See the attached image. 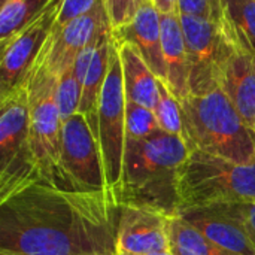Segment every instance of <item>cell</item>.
Instances as JSON below:
<instances>
[{
  "label": "cell",
  "instance_id": "obj_1",
  "mask_svg": "<svg viewBox=\"0 0 255 255\" xmlns=\"http://www.w3.org/2000/svg\"><path fill=\"white\" fill-rule=\"evenodd\" d=\"M114 190L31 182L0 200V255H118Z\"/></svg>",
  "mask_w": 255,
  "mask_h": 255
},
{
  "label": "cell",
  "instance_id": "obj_2",
  "mask_svg": "<svg viewBox=\"0 0 255 255\" xmlns=\"http://www.w3.org/2000/svg\"><path fill=\"white\" fill-rule=\"evenodd\" d=\"M188 154L182 136L161 130L145 139H126L117 202L179 217V173Z\"/></svg>",
  "mask_w": 255,
  "mask_h": 255
},
{
  "label": "cell",
  "instance_id": "obj_3",
  "mask_svg": "<svg viewBox=\"0 0 255 255\" xmlns=\"http://www.w3.org/2000/svg\"><path fill=\"white\" fill-rule=\"evenodd\" d=\"M184 140L190 149L229 158L255 161V134L221 87L181 100Z\"/></svg>",
  "mask_w": 255,
  "mask_h": 255
},
{
  "label": "cell",
  "instance_id": "obj_4",
  "mask_svg": "<svg viewBox=\"0 0 255 255\" xmlns=\"http://www.w3.org/2000/svg\"><path fill=\"white\" fill-rule=\"evenodd\" d=\"M178 191L181 212L255 202V161L244 164L190 149L179 173Z\"/></svg>",
  "mask_w": 255,
  "mask_h": 255
},
{
  "label": "cell",
  "instance_id": "obj_5",
  "mask_svg": "<svg viewBox=\"0 0 255 255\" xmlns=\"http://www.w3.org/2000/svg\"><path fill=\"white\" fill-rule=\"evenodd\" d=\"M43 181L30 148V102L27 79L0 96V200Z\"/></svg>",
  "mask_w": 255,
  "mask_h": 255
},
{
  "label": "cell",
  "instance_id": "obj_6",
  "mask_svg": "<svg viewBox=\"0 0 255 255\" xmlns=\"http://www.w3.org/2000/svg\"><path fill=\"white\" fill-rule=\"evenodd\" d=\"M30 102V148L43 181L66 187L60 172L63 120L57 103V76L36 64L27 78ZM67 188V187H66Z\"/></svg>",
  "mask_w": 255,
  "mask_h": 255
},
{
  "label": "cell",
  "instance_id": "obj_7",
  "mask_svg": "<svg viewBox=\"0 0 255 255\" xmlns=\"http://www.w3.org/2000/svg\"><path fill=\"white\" fill-rule=\"evenodd\" d=\"M115 40V39H114ZM126 108L123 64L115 42L111 69L97 106V139L102 149L106 182L115 190L121 179L126 149Z\"/></svg>",
  "mask_w": 255,
  "mask_h": 255
},
{
  "label": "cell",
  "instance_id": "obj_8",
  "mask_svg": "<svg viewBox=\"0 0 255 255\" xmlns=\"http://www.w3.org/2000/svg\"><path fill=\"white\" fill-rule=\"evenodd\" d=\"M60 172L67 188H109L97 134L79 112L64 120L61 126Z\"/></svg>",
  "mask_w": 255,
  "mask_h": 255
},
{
  "label": "cell",
  "instance_id": "obj_9",
  "mask_svg": "<svg viewBox=\"0 0 255 255\" xmlns=\"http://www.w3.org/2000/svg\"><path fill=\"white\" fill-rule=\"evenodd\" d=\"M179 18L188 55L190 94H202L218 87L220 72L233 39L223 24L187 15Z\"/></svg>",
  "mask_w": 255,
  "mask_h": 255
},
{
  "label": "cell",
  "instance_id": "obj_10",
  "mask_svg": "<svg viewBox=\"0 0 255 255\" xmlns=\"http://www.w3.org/2000/svg\"><path fill=\"white\" fill-rule=\"evenodd\" d=\"M61 4L63 0H52L36 19L1 48L0 96L12 91L28 78L57 25Z\"/></svg>",
  "mask_w": 255,
  "mask_h": 255
},
{
  "label": "cell",
  "instance_id": "obj_11",
  "mask_svg": "<svg viewBox=\"0 0 255 255\" xmlns=\"http://www.w3.org/2000/svg\"><path fill=\"white\" fill-rule=\"evenodd\" d=\"M111 31L112 25L106 4H100L93 12L67 24H57L36 64H43L49 72L58 76L73 64L81 51Z\"/></svg>",
  "mask_w": 255,
  "mask_h": 255
},
{
  "label": "cell",
  "instance_id": "obj_12",
  "mask_svg": "<svg viewBox=\"0 0 255 255\" xmlns=\"http://www.w3.org/2000/svg\"><path fill=\"white\" fill-rule=\"evenodd\" d=\"M170 220L158 211L120 205L117 254L149 255L169 253Z\"/></svg>",
  "mask_w": 255,
  "mask_h": 255
},
{
  "label": "cell",
  "instance_id": "obj_13",
  "mask_svg": "<svg viewBox=\"0 0 255 255\" xmlns=\"http://www.w3.org/2000/svg\"><path fill=\"white\" fill-rule=\"evenodd\" d=\"M218 85L227 94L247 126L255 134L254 52L233 40L232 48L221 67Z\"/></svg>",
  "mask_w": 255,
  "mask_h": 255
},
{
  "label": "cell",
  "instance_id": "obj_14",
  "mask_svg": "<svg viewBox=\"0 0 255 255\" xmlns=\"http://www.w3.org/2000/svg\"><path fill=\"white\" fill-rule=\"evenodd\" d=\"M117 42L131 43L155 76L166 82V64L163 55L161 13L151 0H146L137 13L126 25L112 30Z\"/></svg>",
  "mask_w": 255,
  "mask_h": 255
},
{
  "label": "cell",
  "instance_id": "obj_15",
  "mask_svg": "<svg viewBox=\"0 0 255 255\" xmlns=\"http://www.w3.org/2000/svg\"><path fill=\"white\" fill-rule=\"evenodd\" d=\"M179 217L224 250L238 255H255L254 245L242 223L221 206L190 209L181 212Z\"/></svg>",
  "mask_w": 255,
  "mask_h": 255
},
{
  "label": "cell",
  "instance_id": "obj_16",
  "mask_svg": "<svg viewBox=\"0 0 255 255\" xmlns=\"http://www.w3.org/2000/svg\"><path fill=\"white\" fill-rule=\"evenodd\" d=\"M161 37L166 64L164 84L181 102L190 96V67L179 13H161Z\"/></svg>",
  "mask_w": 255,
  "mask_h": 255
},
{
  "label": "cell",
  "instance_id": "obj_17",
  "mask_svg": "<svg viewBox=\"0 0 255 255\" xmlns=\"http://www.w3.org/2000/svg\"><path fill=\"white\" fill-rule=\"evenodd\" d=\"M117 46L123 64L127 102L154 109L160 96V79L149 69V66L131 43L117 42Z\"/></svg>",
  "mask_w": 255,
  "mask_h": 255
},
{
  "label": "cell",
  "instance_id": "obj_18",
  "mask_svg": "<svg viewBox=\"0 0 255 255\" xmlns=\"http://www.w3.org/2000/svg\"><path fill=\"white\" fill-rule=\"evenodd\" d=\"M115 48V40L112 36V31L105 34L99 46L94 52V57L91 60V64L85 73L84 82H82V97H81V105H79V114H82L90 126L93 127L94 133L97 134V106H99V99L103 90V85L106 82L109 69H111V61H112V54Z\"/></svg>",
  "mask_w": 255,
  "mask_h": 255
},
{
  "label": "cell",
  "instance_id": "obj_19",
  "mask_svg": "<svg viewBox=\"0 0 255 255\" xmlns=\"http://www.w3.org/2000/svg\"><path fill=\"white\" fill-rule=\"evenodd\" d=\"M52 0H1L0 48L7 45L22 28L36 19Z\"/></svg>",
  "mask_w": 255,
  "mask_h": 255
},
{
  "label": "cell",
  "instance_id": "obj_20",
  "mask_svg": "<svg viewBox=\"0 0 255 255\" xmlns=\"http://www.w3.org/2000/svg\"><path fill=\"white\" fill-rule=\"evenodd\" d=\"M170 250L175 255H238L217 245L182 217L170 220Z\"/></svg>",
  "mask_w": 255,
  "mask_h": 255
},
{
  "label": "cell",
  "instance_id": "obj_21",
  "mask_svg": "<svg viewBox=\"0 0 255 255\" xmlns=\"http://www.w3.org/2000/svg\"><path fill=\"white\" fill-rule=\"evenodd\" d=\"M232 39L255 54V0H226V21Z\"/></svg>",
  "mask_w": 255,
  "mask_h": 255
},
{
  "label": "cell",
  "instance_id": "obj_22",
  "mask_svg": "<svg viewBox=\"0 0 255 255\" xmlns=\"http://www.w3.org/2000/svg\"><path fill=\"white\" fill-rule=\"evenodd\" d=\"M154 114L157 117L161 131L175 136L184 134V118H182L181 102L163 81H160V96L154 108Z\"/></svg>",
  "mask_w": 255,
  "mask_h": 255
},
{
  "label": "cell",
  "instance_id": "obj_23",
  "mask_svg": "<svg viewBox=\"0 0 255 255\" xmlns=\"http://www.w3.org/2000/svg\"><path fill=\"white\" fill-rule=\"evenodd\" d=\"M81 97L82 84L79 82L73 66H70L57 76V103L63 121L79 111Z\"/></svg>",
  "mask_w": 255,
  "mask_h": 255
},
{
  "label": "cell",
  "instance_id": "obj_24",
  "mask_svg": "<svg viewBox=\"0 0 255 255\" xmlns=\"http://www.w3.org/2000/svg\"><path fill=\"white\" fill-rule=\"evenodd\" d=\"M160 130L154 109L127 102L126 139H145Z\"/></svg>",
  "mask_w": 255,
  "mask_h": 255
},
{
  "label": "cell",
  "instance_id": "obj_25",
  "mask_svg": "<svg viewBox=\"0 0 255 255\" xmlns=\"http://www.w3.org/2000/svg\"><path fill=\"white\" fill-rule=\"evenodd\" d=\"M178 13L214 21L224 25L226 0H179Z\"/></svg>",
  "mask_w": 255,
  "mask_h": 255
},
{
  "label": "cell",
  "instance_id": "obj_26",
  "mask_svg": "<svg viewBox=\"0 0 255 255\" xmlns=\"http://www.w3.org/2000/svg\"><path fill=\"white\" fill-rule=\"evenodd\" d=\"M146 0H105L112 30L130 22Z\"/></svg>",
  "mask_w": 255,
  "mask_h": 255
},
{
  "label": "cell",
  "instance_id": "obj_27",
  "mask_svg": "<svg viewBox=\"0 0 255 255\" xmlns=\"http://www.w3.org/2000/svg\"><path fill=\"white\" fill-rule=\"evenodd\" d=\"M100 4H105V0H63L57 24H67L79 16L93 12Z\"/></svg>",
  "mask_w": 255,
  "mask_h": 255
},
{
  "label": "cell",
  "instance_id": "obj_28",
  "mask_svg": "<svg viewBox=\"0 0 255 255\" xmlns=\"http://www.w3.org/2000/svg\"><path fill=\"white\" fill-rule=\"evenodd\" d=\"M221 206L230 215L242 223L245 227L253 245L255 248V202H242V203H229V205H215Z\"/></svg>",
  "mask_w": 255,
  "mask_h": 255
},
{
  "label": "cell",
  "instance_id": "obj_29",
  "mask_svg": "<svg viewBox=\"0 0 255 255\" xmlns=\"http://www.w3.org/2000/svg\"><path fill=\"white\" fill-rule=\"evenodd\" d=\"M151 1L160 10V13H178L179 0H151Z\"/></svg>",
  "mask_w": 255,
  "mask_h": 255
},
{
  "label": "cell",
  "instance_id": "obj_30",
  "mask_svg": "<svg viewBox=\"0 0 255 255\" xmlns=\"http://www.w3.org/2000/svg\"><path fill=\"white\" fill-rule=\"evenodd\" d=\"M149 255H175V254H173L172 251H169V253H158V254H149Z\"/></svg>",
  "mask_w": 255,
  "mask_h": 255
}]
</instances>
